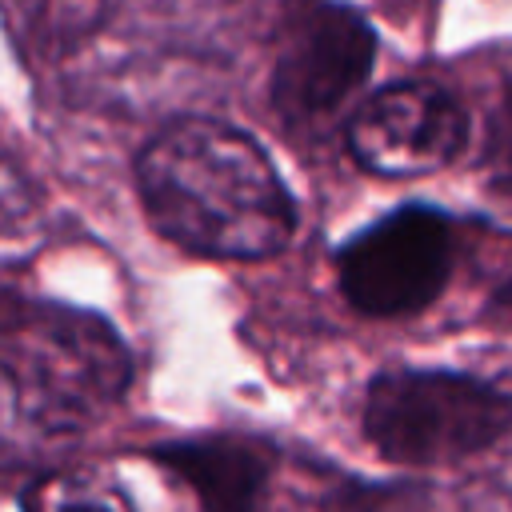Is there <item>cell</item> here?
<instances>
[{"instance_id":"cell-1","label":"cell","mask_w":512,"mask_h":512,"mask_svg":"<svg viewBox=\"0 0 512 512\" xmlns=\"http://www.w3.org/2000/svg\"><path fill=\"white\" fill-rule=\"evenodd\" d=\"M136 192L148 224L212 260L276 256L296 228V204L264 148L212 116L160 128L136 156Z\"/></svg>"},{"instance_id":"cell-2","label":"cell","mask_w":512,"mask_h":512,"mask_svg":"<svg viewBox=\"0 0 512 512\" xmlns=\"http://www.w3.org/2000/svg\"><path fill=\"white\" fill-rule=\"evenodd\" d=\"M128 380V348L96 312L0 300V468L64 460Z\"/></svg>"},{"instance_id":"cell-3","label":"cell","mask_w":512,"mask_h":512,"mask_svg":"<svg viewBox=\"0 0 512 512\" xmlns=\"http://www.w3.org/2000/svg\"><path fill=\"white\" fill-rule=\"evenodd\" d=\"M360 420L392 464H460L512 428V396L452 368H384L364 392Z\"/></svg>"},{"instance_id":"cell-4","label":"cell","mask_w":512,"mask_h":512,"mask_svg":"<svg viewBox=\"0 0 512 512\" xmlns=\"http://www.w3.org/2000/svg\"><path fill=\"white\" fill-rule=\"evenodd\" d=\"M452 264V216L432 204H404L336 252V280L344 300L364 316H412L444 292Z\"/></svg>"},{"instance_id":"cell-5","label":"cell","mask_w":512,"mask_h":512,"mask_svg":"<svg viewBox=\"0 0 512 512\" xmlns=\"http://www.w3.org/2000/svg\"><path fill=\"white\" fill-rule=\"evenodd\" d=\"M352 160L384 180L432 176L468 144V112L436 80H396L372 92L348 120Z\"/></svg>"},{"instance_id":"cell-6","label":"cell","mask_w":512,"mask_h":512,"mask_svg":"<svg viewBox=\"0 0 512 512\" xmlns=\"http://www.w3.org/2000/svg\"><path fill=\"white\" fill-rule=\"evenodd\" d=\"M372 60L376 32L352 4H308L272 60L268 100L288 124H316L368 80Z\"/></svg>"},{"instance_id":"cell-7","label":"cell","mask_w":512,"mask_h":512,"mask_svg":"<svg viewBox=\"0 0 512 512\" xmlns=\"http://www.w3.org/2000/svg\"><path fill=\"white\" fill-rule=\"evenodd\" d=\"M152 456L192 488L204 512H256L272 476L268 448L228 432L172 440Z\"/></svg>"},{"instance_id":"cell-8","label":"cell","mask_w":512,"mask_h":512,"mask_svg":"<svg viewBox=\"0 0 512 512\" xmlns=\"http://www.w3.org/2000/svg\"><path fill=\"white\" fill-rule=\"evenodd\" d=\"M480 168L488 184L512 200V48L488 52L480 72Z\"/></svg>"},{"instance_id":"cell-9","label":"cell","mask_w":512,"mask_h":512,"mask_svg":"<svg viewBox=\"0 0 512 512\" xmlns=\"http://www.w3.org/2000/svg\"><path fill=\"white\" fill-rule=\"evenodd\" d=\"M24 512H136V504L108 468L72 464L44 472L28 488Z\"/></svg>"},{"instance_id":"cell-10","label":"cell","mask_w":512,"mask_h":512,"mask_svg":"<svg viewBox=\"0 0 512 512\" xmlns=\"http://www.w3.org/2000/svg\"><path fill=\"white\" fill-rule=\"evenodd\" d=\"M428 488L420 484H364L344 480L324 496V512H424Z\"/></svg>"},{"instance_id":"cell-11","label":"cell","mask_w":512,"mask_h":512,"mask_svg":"<svg viewBox=\"0 0 512 512\" xmlns=\"http://www.w3.org/2000/svg\"><path fill=\"white\" fill-rule=\"evenodd\" d=\"M32 208V196H28V184L24 176L0 156V232H12Z\"/></svg>"},{"instance_id":"cell-12","label":"cell","mask_w":512,"mask_h":512,"mask_svg":"<svg viewBox=\"0 0 512 512\" xmlns=\"http://www.w3.org/2000/svg\"><path fill=\"white\" fill-rule=\"evenodd\" d=\"M492 304H496V308H512V276L492 292Z\"/></svg>"}]
</instances>
